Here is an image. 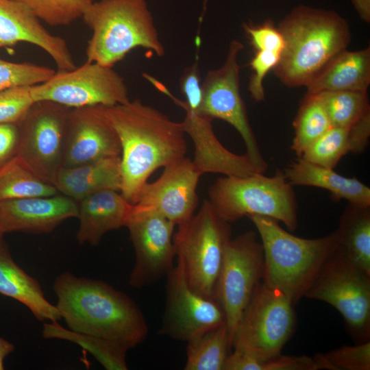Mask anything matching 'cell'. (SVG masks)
Returning a JSON list of instances; mask_svg holds the SVG:
<instances>
[{
  "label": "cell",
  "mask_w": 370,
  "mask_h": 370,
  "mask_svg": "<svg viewBox=\"0 0 370 370\" xmlns=\"http://www.w3.org/2000/svg\"><path fill=\"white\" fill-rule=\"evenodd\" d=\"M18 141L17 123H0V169L16 156Z\"/></svg>",
  "instance_id": "41"
},
{
  "label": "cell",
  "mask_w": 370,
  "mask_h": 370,
  "mask_svg": "<svg viewBox=\"0 0 370 370\" xmlns=\"http://www.w3.org/2000/svg\"><path fill=\"white\" fill-rule=\"evenodd\" d=\"M318 95L332 127H351L370 116L367 92L335 91Z\"/></svg>",
  "instance_id": "32"
},
{
  "label": "cell",
  "mask_w": 370,
  "mask_h": 370,
  "mask_svg": "<svg viewBox=\"0 0 370 370\" xmlns=\"http://www.w3.org/2000/svg\"><path fill=\"white\" fill-rule=\"evenodd\" d=\"M264 253L257 234L246 232L227 243L214 297L225 316L230 341L241 317L262 280Z\"/></svg>",
  "instance_id": "13"
},
{
  "label": "cell",
  "mask_w": 370,
  "mask_h": 370,
  "mask_svg": "<svg viewBox=\"0 0 370 370\" xmlns=\"http://www.w3.org/2000/svg\"><path fill=\"white\" fill-rule=\"evenodd\" d=\"M45 338L73 342L90 353L108 370L127 369V351L101 338L66 329L58 321L45 323L42 331Z\"/></svg>",
  "instance_id": "29"
},
{
  "label": "cell",
  "mask_w": 370,
  "mask_h": 370,
  "mask_svg": "<svg viewBox=\"0 0 370 370\" xmlns=\"http://www.w3.org/2000/svg\"><path fill=\"white\" fill-rule=\"evenodd\" d=\"M56 71L30 62H12L0 58V90L18 86H34L45 82Z\"/></svg>",
  "instance_id": "35"
},
{
  "label": "cell",
  "mask_w": 370,
  "mask_h": 370,
  "mask_svg": "<svg viewBox=\"0 0 370 370\" xmlns=\"http://www.w3.org/2000/svg\"><path fill=\"white\" fill-rule=\"evenodd\" d=\"M166 303L159 334L188 342L226 324L225 313L213 298L201 295L188 285L181 262L166 275Z\"/></svg>",
  "instance_id": "15"
},
{
  "label": "cell",
  "mask_w": 370,
  "mask_h": 370,
  "mask_svg": "<svg viewBox=\"0 0 370 370\" xmlns=\"http://www.w3.org/2000/svg\"><path fill=\"white\" fill-rule=\"evenodd\" d=\"M305 297L330 304L359 343L369 340L370 276L338 249L323 264Z\"/></svg>",
  "instance_id": "9"
},
{
  "label": "cell",
  "mask_w": 370,
  "mask_h": 370,
  "mask_svg": "<svg viewBox=\"0 0 370 370\" xmlns=\"http://www.w3.org/2000/svg\"><path fill=\"white\" fill-rule=\"evenodd\" d=\"M244 46L237 40L230 42L224 63L210 70L202 81L203 97L200 112L231 125L241 135L246 154L257 170L264 173L267 164L263 158L250 125L240 90L238 57Z\"/></svg>",
  "instance_id": "12"
},
{
  "label": "cell",
  "mask_w": 370,
  "mask_h": 370,
  "mask_svg": "<svg viewBox=\"0 0 370 370\" xmlns=\"http://www.w3.org/2000/svg\"><path fill=\"white\" fill-rule=\"evenodd\" d=\"M52 184L76 201L103 190L120 191L121 156L101 158L79 166L62 168Z\"/></svg>",
  "instance_id": "23"
},
{
  "label": "cell",
  "mask_w": 370,
  "mask_h": 370,
  "mask_svg": "<svg viewBox=\"0 0 370 370\" xmlns=\"http://www.w3.org/2000/svg\"><path fill=\"white\" fill-rule=\"evenodd\" d=\"M14 345L6 339L0 337V370L4 369V359L14 351Z\"/></svg>",
  "instance_id": "43"
},
{
  "label": "cell",
  "mask_w": 370,
  "mask_h": 370,
  "mask_svg": "<svg viewBox=\"0 0 370 370\" xmlns=\"http://www.w3.org/2000/svg\"><path fill=\"white\" fill-rule=\"evenodd\" d=\"M278 27L284 47L273 71L290 88L306 87L351 41L348 23L332 10L299 5Z\"/></svg>",
  "instance_id": "3"
},
{
  "label": "cell",
  "mask_w": 370,
  "mask_h": 370,
  "mask_svg": "<svg viewBox=\"0 0 370 370\" xmlns=\"http://www.w3.org/2000/svg\"><path fill=\"white\" fill-rule=\"evenodd\" d=\"M117 133L103 106L72 108L69 114L62 168L121 156Z\"/></svg>",
  "instance_id": "17"
},
{
  "label": "cell",
  "mask_w": 370,
  "mask_h": 370,
  "mask_svg": "<svg viewBox=\"0 0 370 370\" xmlns=\"http://www.w3.org/2000/svg\"><path fill=\"white\" fill-rule=\"evenodd\" d=\"M4 234L5 233L3 232V231L1 229V225H0V240L3 238V236Z\"/></svg>",
  "instance_id": "44"
},
{
  "label": "cell",
  "mask_w": 370,
  "mask_h": 370,
  "mask_svg": "<svg viewBox=\"0 0 370 370\" xmlns=\"http://www.w3.org/2000/svg\"><path fill=\"white\" fill-rule=\"evenodd\" d=\"M208 197L214 212L227 222L260 215L282 222L290 231L297 228L296 197L283 171L271 177L262 173L220 177L210 186Z\"/></svg>",
  "instance_id": "6"
},
{
  "label": "cell",
  "mask_w": 370,
  "mask_h": 370,
  "mask_svg": "<svg viewBox=\"0 0 370 370\" xmlns=\"http://www.w3.org/2000/svg\"><path fill=\"white\" fill-rule=\"evenodd\" d=\"M180 88L185 104L194 111L200 112L202 103V82L197 60L186 68L180 79Z\"/></svg>",
  "instance_id": "39"
},
{
  "label": "cell",
  "mask_w": 370,
  "mask_h": 370,
  "mask_svg": "<svg viewBox=\"0 0 370 370\" xmlns=\"http://www.w3.org/2000/svg\"><path fill=\"white\" fill-rule=\"evenodd\" d=\"M159 91L184 110V130L193 140L195 149L192 160L202 175L213 173L226 176H247L260 173L246 153H234L222 145L214 132L211 118L190 109L164 84Z\"/></svg>",
  "instance_id": "18"
},
{
  "label": "cell",
  "mask_w": 370,
  "mask_h": 370,
  "mask_svg": "<svg viewBox=\"0 0 370 370\" xmlns=\"http://www.w3.org/2000/svg\"><path fill=\"white\" fill-rule=\"evenodd\" d=\"M175 225L157 210L134 205L125 227L135 253L128 284L140 288L166 276L174 267Z\"/></svg>",
  "instance_id": "14"
},
{
  "label": "cell",
  "mask_w": 370,
  "mask_h": 370,
  "mask_svg": "<svg viewBox=\"0 0 370 370\" xmlns=\"http://www.w3.org/2000/svg\"><path fill=\"white\" fill-rule=\"evenodd\" d=\"M280 55L266 51H257L249 62L252 74L249 82L251 98L257 102L264 100L263 81L267 74L276 66Z\"/></svg>",
  "instance_id": "38"
},
{
  "label": "cell",
  "mask_w": 370,
  "mask_h": 370,
  "mask_svg": "<svg viewBox=\"0 0 370 370\" xmlns=\"http://www.w3.org/2000/svg\"><path fill=\"white\" fill-rule=\"evenodd\" d=\"M20 42L36 45L55 62L58 71L76 68L66 40L51 34L40 20L25 5L16 0H0V49Z\"/></svg>",
  "instance_id": "19"
},
{
  "label": "cell",
  "mask_w": 370,
  "mask_h": 370,
  "mask_svg": "<svg viewBox=\"0 0 370 370\" xmlns=\"http://www.w3.org/2000/svg\"><path fill=\"white\" fill-rule=\"evenodd\" d=\"M370 137V116L351 127H332L300 157L310 162L334 169L349 153H362Z\"/></svg>",
  "instance_id": "26"
},
{
  "label": "cell",
  "mask_w": 370,
  "mask_h": 370,
  "mask_svg": "<svg viewBox=\"0 0 370 370\" xmlns=\"http://www.w3.org/2000/svg\"><path fill=\"white\" fill-rule=\"evenodd\" d=\"M30 92L34 101H51L71 108L130 101L125 79L113 67L88 61L71 71H58L45 82L32 86Z\"/></svg>",
  "instance_id": "11"
},
{
  "label": "cell",
  "mask_w": 370,
  "mask_h": 370,
  "mask_svg": "<svg viewBox=\"0 0 370 370\" xmlns=\"http://www.w3.org/2000/svg\"><path fill=\"white\" fill-rule=\"evenodd\" d=\"M53 291L56 306L71 330L101 338L127 352L148 335L136 303L103 281L64 272L56 278Z\"/></svg>",
  "instance_id": "2"
},
{
  "label": "cell",
  "mask_w": 370,
  "mask_h": 370,
  "mask_svg": "<svg viewBox=\"0 0 370 370\" xmlns=\"http://www.w3.org/2000/svg\"><path fill=\"white\" fill-rule=\"evenodd\" d=\"M51 26L69 25L79 18L93 0H16Z\"/></svg>",
  "instance_id": "33"
},
{
  "label": "cell",
  "mask_w": 370,
  "mask_h": 370,
  "mask_svg": "<svg viewBox=\"0 0 370 370\" xmlns=\"http://www.w3.org/2000/svg\"><path fill=\"white\" fill-rule=\"evenodd\" d=\"M255 225L264 253L262 281L284 293L295 304L312 286L323 264L338 247L336 231L317 238H304L264 216L247 217Z\"/></svg>",
  "instance_id": "4"
},
{
  "label": "cell",
  "mask_w": 370,
  "mask_h": 370,
  "mask_svg": "<svg viewBox=\"0 0 370 370\" xmlns=\"http://www.w3.org/2000/svg\"><path fill=\"white\" fill-rule=\"evenodd\" d=\"M71 109L51 101H36L17 123L16 156L38 177L51 184L62 168Z\"/></svg>",
  "instance_id": "10"
},
{
  "label": "cell",
  "mask_w": 370,
  "mask_h": 370,
  "mask_svg": "<svg viewBox=\"0 0 370 370\" xmlns=\"http://www.w3.org/2000/svg\"><path fill=\"white\" fill-rule=\"evenodd\" d=\"M246 36L255 51H271L281 54L284 41L278 29L270 21L261 24L245 23L243 25Z\"/></svg>",
  "instance_id": "37"
},
{
  "label": "cell",
  "mask_w": 370,
  "mask_h": 370,
  "mask_svg": "<svg viewBox=\"0 0 370 370\" xmlns=\"http://www.w3.org/2000/svg\"><path fill=\"white\" fill-rule=\"evenodd\" d=\"M78 202L76 239L94 246L107 232L125 227L134 207L120 191L112 189L96 192Z\"/></svg>",
  "instance_id": "21"
},
{
  "label": "cell",
  "mask_w": 370,
  "mask_h": 370,
  "mask_svg": "<svg viewBox=\"0 0 370 370\" xmlns=\"http://www.w3.org/2000/svg\"><path fill=\"white\" fill-rule=\"evenodd\" d=\"M0 293L24 304L39 321L62 319L57 307L45 298L39 282L14 261L3 238L0 240Z\"/></svg>",
  "instance_id": "25"
},
{
  "label": "cell",
  "mask_w": 370,
  "mask_h": 370,
  "mask_svg": "<svg viewBox=\"0 0 370 370\" xmlns=\"http://www.w3.org/2000/svg\"><path fill=\"white\" fill-rule=\"evenodd\" d=\"M77 214L76 201L64 195L0 201V225L4 233H48Z\"/></svg>",
  "instance_id": "20"
},
{
  "label": "cell",
  "mask_w": 370,
  "mask_h": 370,
  "mask_svg": "<svg viewBox=\"0 0 370 370\" xmlns=\"http://www.w3.org/2000/svg\"><path fill=\"white\" fill-rule=\"evenodd\" d=\"M103 108L121 144L120 193L134 205L156 170L186 157V134L182 121L139 99Z\"/></svg>",
  "instance_id": "1"
},
{
  "label": "cell",
  "mask_w": 370,
  "mask_h": 370,
  "mask_svg": "<svg viewBox=\"0 0 370 370\" xmlns=\"http://www.w3.org/2000/svg\"><path fill=\"white\" fill-rule=\"evenodd\" d=\"M352 3L360 19L369 23L370 22V0H352Z\"/></svg>",
  "instance_id": "42"
},
{
  "label": "cell",
  "mask_w": 370,
  "mask_h": 370,
  "mask_svg": "<svg viewBox=\"0 0 370 370\" xmlns=\"http://www.w3.org/2000/svg\"><path fill=\"white\" fill-rule=\"evenodd\" d=\"M32 86H18L0 90V123H17L34 101Z\"/></svg>",
  "instance_id": "36"
},
{
  "label": "cell",
  "mask_w": 370,
  "mask_h": 370,
  "mask_svg": "<svg viewBox=\"0 0 370 370\" xmlns=\"http://www.w3.org/2000/svg\"><path fill=\"white\" fill-rule=\"evenodd\" d=\"M337 249L370 276V208L348 204L335 230Z\"/></svg>",
  "instance_id": "27"
},
{
  "label": "cell",
  "mask_w": 370,
  "mask_h": 370,
  "mask_svg": "<svg viewBox=\"0 0 370 370\" xmlns=\"http://www.w3.org/2000/svg\"><path fill=\"white\" fill-rule=\"evenodd\" d=\"M58 193L53 184L38 177L16 156L0 169V201Z\"/></svg>",
  "instance_id": "30"
},
{
  "label": "cell",
  "mask_w": 370,
  "mask_h": 370,
  "mask_svg": "<svg viewBox=\"0 0 370 370\" xmlns=\"http://www.w3.org/2000/svg\"><path fill=\"white\" fill-rule=\"evenodd\" d=\"M295 135L291 149L300 158L303 153L332 127L318 95H306L293 122Z\"/></svg>",
  "instance_id": "31"
},
{
  "label": "cell",
  "mask_w": 370,
  "mask_h": 370,
  "mask_svg": "<svg viewBox=\"0 0 370 370\" xmlns=\"http://www.w3.org/2000/svg\"><path fill=\"white\" fill-rule=\"evenodd\" d=\"M164 169L156 181L145 184L136 204L153 208L179 225L195 213L199 203L197 189L202 174L186 157Z\"/></svg>",
  "instance_id": "16"
},
{
  "label": "cell",
  "mask_w": 370,
  "mask_h": 370,
  "mask_svg": "<svg viewBox=\"0 0 370 370\" xmlns=\"http://www.w3.org/2000/svg\"><path fill=\"white\" fill-rule=\"evenodd\" d=\"M185 370H223L232 348L226 324L188 341Z\"/></svg>",
  "instance_id": "28"
},
{
  "label": "cell",
  "mask_w": 370,
  "mask_h": 370,
  "mask_svg": "<svg viewBox=\"0 0 370 370\" xmlns=\"http://www.w3.org/2000/svg\"><path fill=\"white\" fill-rule=\"evenodd\" d=\"M220 218L208 200L173 235L177 260L182 265L189 286L213 298L226 246L231 240L230 224Z\"/></svg>",
  "instance_id": "7"
},
{
  "label": "cell",
  "mask_w": 370,
  "mask_h": 370,
  "mask_svg": "<svg viewBox=\"0 0 370 370\" xmlns=\"http://www.w3.org/2000/svg\"><path fill=\"white\" fill-rule=\"evenodd\" d=\"M82 18L92 31L86 61L113 67L138 47L165 54L147 0L93 1Z\"/></svg>",
  "instance_id": "5"
},
{
  "label": "cell",
  "mask_w": 370,
  "mask_h": 370,
  "mask_svg": "<svg viewBox=\"0 0 370 370\" xmlns=\"http://www.w3.org/2000/svg\"><path fill=\"white\" fill-rule=\"evenodd\" d=\"M317 369L369 370L370 341L345 345L314 358Z\"/></svg>",
  "instance_id": "34"
},
{
  "label": "cell",
  "mask_w": 370,
  "mask_h": 370,
  "mask_svg": "<svg viewBox=\"0 0 370 370\" xmlns=\"http://www.w3.org/2000/svg\"><path fill=\"white\" fill-rule=\"evenodd\" d=\"M292 186L321 188L334 199H345L349 204L370 208V188L356 178L347 177L329 169L297 158L283 171Z\"/></svg>",
  "instance_id": "22"
},
{
  "label": "cell",
  "mask_w": 370,
  "mask_h": 370,
  "mask_svg": "<svg viewBox=\"0 0 370 370\" xmlns=\"http://www.w3.org/2000/svg\"><path fill=\"white\" fill-rule=\"evenodd\" d=\"M260 370H317L313 358L307 356H282L262 361Z\"/></svg>",
  "instance_id": "40"
},
{
  "label": "cell",
  "mask_w": 370,
  "mask_h": 370,
  "mask_svg": "<svg viewBox=\"0 0 370 370\" xmlns=\"http://www.w3.org/2000/svg\"><path fill=\"white\" fill-rule=\"evenodd\" d=\"M370 85V47L336 56L306 87V95L325 92H367Z\"/></svg>",
  "instance_id": "24"
},
{
  "label": "cell",
  "mask_w": 370,
  "mask_h": 370,
  "mask_svg": "<svg viewBox=\"0 0 370 370\" xmlns=\"http://www.w3.org/2000/svg\"><path fill=\"white\" fill-rule=\"evenodd\" d=\"M293 305L284 293L261 281L236 327L232 348L261 362L280 354L295 329Z\"/></svg>",
  "instance_id": "8"
}]
</instances>
